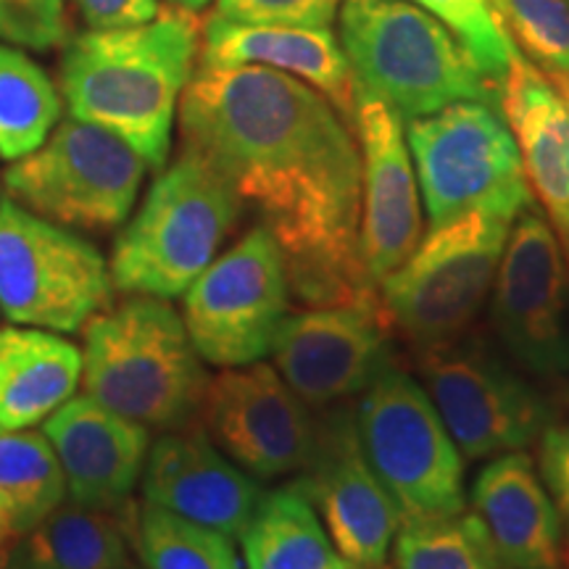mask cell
<instances>
[{
  "label": "cell",
  "instance_id": "f546056e",
  "mask_svg": "<svg viewBox=\"0 0 569 569\" xmlns=\"http://www.w3.org/2000/svg\"><path fill=\"white\" fill-rule=\"evenodd\" d=\"M511 46L538 69L569 71V0H490Z\"/></svg>",
  "mask_w": 569,
  "mask_h": 569
},
{
  "label": "cell",
  "instance_id": "2e32d148",
  "mask_svg": "<svg viewBox=\"0 0 569 569\" xmlns=\"http://www.w3.org/2000/svg\"><path fill=\"white\" fill-rule=\"evenodd\" d=\"M353 132L361 151L359 256L380 284L422 240V209L403 117L356 84Z\"/></svg>",
  "mask_w": 569,
  "mask_h": 569
},
{
  "label": "cell",
  "instance_id": "d6a6232c",
  "mask_svg": "<svg viewBox=\"0 0 569 569\" xmlns=\"http://www.w3.org/2000/svg\"><path fill=\"white\" fill-rule=\"evenodd\" d=\"M343 0H217L213 17L240 24L277 27H332Z\"/></svg>",
  "mask_w": 569,
  "mask_h": 569
},
{
  "label": "cell",
  "instance_id": "7c38bea8",
  "mask_svg": "<svg viewBox=\"0 0 569 569\" xmlns=\"http://www.w3.org/2000/svg\"><path fill=\"white\" fill-rule=\"evenodd\" d=\"M182 296L184 330L203 361L224 369L261 361L290 306L280 243L264 224L253 227Z\"/></svg>",
  "mask_w": 569,
  "mask_h": 569
},
{
  "label": "cell",
  "instance_id": "ffe728a7",
  "mask_svg": "<svg viewBox=\"0 0 569 569\" xmlns=\"http://www.w3.org/2000/svg\"><path fill=\"white\" fill-rule=\"evenodd\" d=\"M42 436L59 459L69 501L96 509H119L130 501L151 448L148 427L88 393L71 396L56 409Z\"/></svg>",
  "mask_w": 569,
  "mask_h": 569
},
{
  "label": "cell",
  "instance_id": "484cf974",
  "mask_svg": "<svg viewBox=\"0 0 569 569\" xmlns=\"http://www.w3.org/2000/svg\"><path fill=\"white\" fill-rule=\"evenodd\" d=\"M67 501V480L46 436L0 427V553Z\"/></svg>",
  "mask_w": 569,
  "mask_h": 569
},
{
  "label": "cell",
  "instance_id": "52a82bcc",
  "mask_svg": "<svg viewBox=\"0 0 569 569\" xmlns=\"http://www.w3.org/2000/svg\"><path fill=\"white\" fill-rule=\"evenodd\" d=\"M353 415L369 467L401 519L453 517L467 509L459 446L407 369L382 361Z\"/></svg>",
  "mask_w": 569,
  "mask_h": 569
},
{
  "label": "cell",
  "instance_id": "7402d4cb",
  "mask_svg": "<svg viewBox=\"0 0 569 569\" xmlns=\"http://www.w3.org/2000/svg\"><path fill=\"white\" fill-rule=\"evenodd\" d=\"M472 507L511 569H567L565 525L528 453H501L482 467Z\"/></svg>",
  "mask_w": 569,
  "mask_h": 569
},
{
  "label": "cell",
  "instance_id": "ac0fdd59",
  "mask_svg": "<svg viewBox=\"0 0 569 569\" xmlns=\"http://www.w3.org/2000/svg\"><path fill=\"white\" fill-rule=\"evenodd\" d=\"M142 496L190 522L238 538L264 493L251 475L219 451L203 427L188 425L148 448Z\"/></svg>",
  "mask_w": 569,
  "mask_h": 569
},
{
  "label": "cell",
  "instance_id": "ab89813d",
  "mask_svg": "<svg viewBox=\"0 0 569 569\" xmlns=\"http://www.w3.org/2000/svg\"><path fill=\"white\" fill-rule=\"evenodd\" d=\"M411 3H419V0H411Z\"/></svg>",
  "mask_w": 569,
  "mask_h": 569
},
{
  "label": "cell",
  "instance_id": "9a60e30c",
  "mask_svg": "<svg viewBox=\"0 0 569 569\" xmlns=\"http://www.w3.org/2000/svg\"><path fill=\"white\" fill-rule=\"evenodd\" d=\"M296 488L322 511L327 536L348 565H386L401 515L369 467L353 409L317 419L315 448Z\"/></svg>",
  "mask_w": 569,
  "mask_h": 569
},
{
  "label": "cell",
  "instance_id": "74e56055",
  "mask_svg": "<svg viewBox=\"0 0 569 569\" xmlns=\"http://www.w3.org/2000/svg\"><path fill=\"white\" fill-rule=\"evenodd\" d=\"M351 569H386V567L380 565V567H351Z\"/></svg>",
  "mask_w": 569,
  "mask_h": 569
},
{
  "label": "cell",
  "instance_id": "f1b7e54d",
  "mask_svg": "<svg viewBox=\"0 0 569 569\" xmlns=\"http://www.w3.org/2000/svg\"><path fill=\"white\" fill-rule=\"evenodd\" d=\"M130 540L148 569H243L230 536L148 501L132 511Z\"/></svg>",
  "mask_w": 569,
  "mask_h": 569
},
{
  "label": "cell",
  "instance_id": "4fadbf2b",
  "mask_svg": "<svg viewBox=\"0 0 569 569\" xmlns=\"http://www.w3.org/2000/svg\"><path fill=\"white\" fill-rule=\"evenodd\" d=\"M490 315L519 367L538 377L569 372V267L557 232L536 206L511 224Z\"/></svg>",
  "mask_w": 569,
  "mask_h": 569
},
{
  "label": "cell",
  "instance_id": "8d00e7d4",
  "mask_svg": "<svg viewBox=\"0 0 569 569\" xmlns=\"http://www.w3.org/2000/svg\"><path fill=\"white\" fill-rule=\"evenodd\" d=\"M9 553H11V551L0 553V569H21V567H17V565H13V561L9 559Z\"/></svg>",
  "mask_w": 569,
  "mask_h": 569
},
{
  "label": "cell",
  "instance_id": "ba28073f",
  "mask_svg": "<svg viewBox=\"0 0 569 569\" xmlns=\"http://www.w3.org/2000/svg\"><path fill=\"white\" fill-rule=\"evenodd\" d=\"M407 138L430 227L475 209L517 219L532 206L515 134L498 106L451 103L409 119Z\"/></svg>",
  "mask_w": 569,
  "mask_h": 569
},
{
  "label": "cell",
  "instance_id": "277c9868",
  "mask_svg": "<svg viewBox=\"0 0 569 569\" xmlns=\"http://www.w3.org/2000/svg\"><path fill=\"white\" fill-rule=\"evenodd\" d=\"M340 40L353 80L401 117L459 101L498 106V84L430 11L411 0H343Z\"/></svg>",
  "mask_w": 569,
  "mask_h": 569
},
{
  "label": "cell",
  "instance_id": "8992f818",
  "mask_svg": "<svg viewBox=\"0 0 569 569\" xmlns=\"http://www.w3.org/2000/svg\"><path fill=\"white\" fill-rule=\"evenodd\" d=\"M515 219L475 209L432 224L401 267L380 282L390 330L415 348L465 336L493 290Z\"/></svg>",
  "mask_w": 569,
  "mask_h": 569
},
{
  "label": "cell",
  "instance_id": "44dd1931",
  "mask_svg": "<svg viewBox=\"0 0 569 569\" xmlns=\"http://www.w3.org/2000/svg\"><path fill=\"white\" fill-rule=\"evenodd\" d=\"M198 67H264L282 71L325 96L353 127L356 80L330 27L311 30V27L240 24L211 13L206 24H201Z\"/></svg>",
  "mask_w": 569,
  "mask_h": 569
},
{
  "label": "cell",
  "instance_id": "60d3db41",
  "mask_svg": "<svg viewBox=\"0 0 569 569\" xmlns=\"http://www.w3.org/2000/svg\"><path fill=\"white\" fill-rule=\"evenodd\" d=\"M124 569H132V567H124Z\"/></svg>",
  "mask_w": 569,
  "mask_h": 569
},
{
  "label": "cell",
  "instance_id": "603a6c76",
  "mask_svg": "<svg viewBox=\"0 0 569 569\" xmlns=\"http://www.w3.org/2000/svg\"><path fill=\"white\" fill-rule=\"evenodd\" d=\"M82 380V351L46 330H0V427L46 422Z\"/></svg>",
  "mask_w": 569,
  "mask_h": 569
},
{
  "label": "cell",
  "instance_id": "836d02e7",
  "mask_svg": "<svg viewBox=\"0 0 569 569\" xmlns=\"http://www.w3.org/2000/svg\"><path fill=\"white\" fill-rule=\"evenodd\" d=\"M538 467L569 543V390L557 403H549V415L538 436Z\"/></svg>",
  "mask_w": 569,
  "mask_h": 569
},
{
  "label": "cell",
  "instance_id": "d6986e66",
  "mask_svg": "<svg viewBox=\"0 0 569 569\" xmlns=\"http://www.w3.org/2000/svg\"><path fill=\"white\" fill-rule=\"evenodd\" d=\"M498 111L515 134L525 180L569 267V71L549 74L515 51L498 88Z\"/></svg>",
  "mask_w": 569,
  "mask_h": 569
},
{
  "label": "cell",
  "instance_id": "5bb4252c",
  "mask_svg": "<svg viewBox=\"0 0 569 569\" xmlns=\"http://www.w3.org/2000/svg\"><path fill=\"white\" fill-rule=\"evenodd\" d=\"M198 417L219 451L251 478H282L309 465L317 419L274 367L224 369L206 386Z\"/></svg>",
  "mask_w": 569,
  "mask_h": 569
},
{
  "label": "cell",
  "instance_id": "e0dca14e",
  "mask_svg": "<svg viewBox=\"0 0 569 569\" xmlns=\"http://www.w3.org/2000/svg\"><path fill=\"white\" fill-rule=\"evenodd\" d=\"M390 322L356 306L288 315L272 340L274 369L309 409H330L369 386L388 359Z\"/></svg>",
  "mask_w": 569,
  "mask_h": 569
},
{
  "label": "cell",
  "instance_id": "7a4b0ae2",
  "mask_svg": "<svg viewBox=\"0 0 569 569\" xmlns=\"http://www.w3.org/2000/svg\"><path fill=\"white\" fill-rule=\"evenodd\" d=\"M198 48L196 13L172 3L146 24L77 34L61 59L69 117L117 134L148 167L163 169Z\"/></svg>",
  "mask_w": 569,
  "mask_h": 569
},
{
  "label": "cell",
  "instance_id": "5b68a950",
  "mask_svg": "<svg viewBox=\"0 0 569 569\" xmlns=\"http://www.w3.org/2000/svg\"><path fill=\"white\" fill-rule=\"evenodd\" d=\"M243 203L201 159L163 167L111 251V282L127 296L174 298L217 259Z\"/></svg>",
  "mask_w": 569,
  "mask_h": 569
},
{
  "label": "cell",
  "instance_id": "e575fe53",
  "mask_svg": "<svg viewBox=\"0 0 569 569\" xmlns=\"http://www.w3.org/2000/svg\"><path fill=\"white\" fill-rule=\"evenodd\" d=\"M90 30H119L151 21L159 13V0H74Z\"/></svg>",
  "mask_w": 569,
  "mask_h": 569
},
{
  "label": "cell",
  "instance_id": "4316f807",
  "mask_svg": "<svg viewBox=\"0 0 569 569\" xmlns=\"http://www.w3.org/2000/svg\"><path fill=\"white\" fill-rule=\"evenodd\" d=\"M61 119L51 77L19 48L0 46V156L17 161L38 151Z\"/></svg>",
  "mask_w": 569,
  "mask_h": 569
},
{
  "label": "cell",
  "instance_id": "d4e9b609",
  "mask_svg": "<svg viewBox=\"0 0 569 569\" xmlns=\"http://www.w3.org/2000/svg\"><path fill=\"white\" fill-rule=\"evenodd\" d=\"M238 538L246 569H351L296 486L261 496Z\"/></svg>",
  "mask_w": 569,
  "mask_h": 569
},
{
  "label": "cell",
  "instance_id": "cb8c5ba5",
  "mask_svg": "<svg viewBox=\"0 0 569 569\" xmlns=\"http://www.w3.org/2000/svg\"><path fill=\"white\" fill-rule=\"evenodd\" d=\"M132 511L130 501L119 509L61 501L13 543L9 559L21 569H124Z\"/></svg>",
  "mask_w": 569,
  "mask_h": 569
},
{
  "label": "cell",
  "instance_id": "8fae6325",
  "mask_svg": "<svg viewBox=\"0 0 569 569\" xmlns=\"http://www.w3.org/2000/svg\"><path fill=\"white\" fill-rule=\"evenodd\" d=\"M415 369L467 459H488L538 440L549 403L482 336L417 348Z\"/></svg>",
  "mask_w": 569,
  "mask_h": 569
},
{
  "label": "cell",
  "instance_id": "3957f363",
  "mask_svg": "<svg viewBox=\"0 0 569 569\" xmlns=\"http://www.w3.org/2000/svg\"><path fill=\"white\" fill-rule=\"evenodd\" d=\"M84 393L148 430L193 425L209 377L182 317L163 298L132 296L84 325Z\"/></svg>",
  "mask_w": 569,
  "mask_h": 569
},
{
  "label": "cell",
  "instance_id": "9c48e42d",
  "mask_svg": "<svg viewBox=\"0 0 569 569\" xmlns=\"http://www.w3.org/2000/svg\"><path fill=\"white\" fill-rule=\"evenodd\" d=\"M148 163L117 134L63 119L38 151L6 169V198L48 222L109 232L127 222Z\"/></svg>",
  "mask_w": 569,
  "mask_h": 569
},
{
  "label": "cell",
  "instance_id": "6da1fadb",
  "mask_svg": "<svg viewBox=\"0 0 569 569\" xmlns=\"http://www.w3.org/2000/svg\"><path fill=\"white\" fill-rule=\"evenodd\" d=\"M196 156L261 217L309 306L386 315L359 256L361 151L353 127L315 88L264 67H198L180 109Z\"/></svg>",
  "mask_w": 569,
  "mask_h": 569
},
{
  "label": "cell",
  "instance_id": "4dcf8cb0",
  "mask_svg": "<svg viewBox=\"0 0 569 569\" xmlns=\"http://www.w3.org/2000/svg\"><path fill=\"white\" fill-rule=\"evenodd\" d=\"M419 6L443 21L446 30L467 48L482 74L501 88L517 48L503 32L490 0H419Z\"/></svg>",
  "mask_w": 569,
  "mask_h": 569
},
{
  "label": "cell",
  "instance_id": "d590c367",
  "mask_svg": "<svg viewBox=\"0 0 569 569\" xmlns=\"http://www.w3.org/2000/svg\"><path fill=\"white\" fill-rule=\"evenodd\" d=\"M169 3L172 6H180V9H184V11H201L203 6H209L211 0H169Z\"/></svg>",
  "mask_w": 569,
  "mask_h": 569
},
{
  "label": "cell",
  "instance_id": "1f68e13d",
  "mask_svg": "<svg viewBox=\"0 0 569 569\" xmlns=\"http://www.w3.org/2000/svg\"><path fill=\"white\" fill-rule=\"evenodd\" d=\"M67 38L63 0H0V40L27 51H53Z\"/></svg>",
  "mask_w": 569,
  "mask_h": 569
},
{
  "label": "cell",
  "instance_id": "30bf717a",
  "mask_svg": "<svg viewBox=\"0 0 569 569\" xmlns=\"http://www.w3.org/2000/svg\"><path fill=\"white\" fill-rule=\"evenodd\" d=\"M111 272L96 246L0 201V311L21 327L77 332L111 303Z\"/></svg>",
  "mask_w": 569,
  "mask_h": 569
},
{
  "label": "cell",
  "instance_id": "f35d334b",
  "mask_svg": "<svg viewBox=\"0 0 569 569\" xmlns=\"http://www.w3.org/2000/svg\"><path fill=\"white\" fill-rule=\"evenodd\" d=\"M567 569H569V543H567Z\"/></svg>",
  "mask_w": 569,
  "mask_h": 569
},
{
  "label": "cell",
  "instance_id": "83f0119b",
  "mask_svg": "<svg viewBox=\"0 0 569 569\" xmlns=\"http://www.w3.org/2000/svg\"><path fill=\"white\" fill-rule=\"evenodd\" d=\"M398 569H511L475 511L453 517L401 519L393 538Z\"/></svg>",
  "mask_w": 569,
  "mask_h": 569
}]
</instances>
